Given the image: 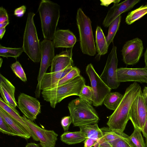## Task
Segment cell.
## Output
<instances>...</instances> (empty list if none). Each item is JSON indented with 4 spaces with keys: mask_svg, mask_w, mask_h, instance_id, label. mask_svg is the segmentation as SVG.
Returning <instances> with one entry per match:
<instances>
[{
    "mask_svg": "<svg viewBox=\"0 0 147 147\" xmlns=\"http://www.w3.org/2000/svg\"><path fill=\"white\" fill-rule=\"evenodd\" d=\"M141 90V86L136 82H134L127 88L120 103L109 117L107 125L110 129L123 132L129 120L131 106Z\"/></svg>",
    "mask_w": 147,
    "mask_h": 147,
    "instance_id": "1",
    "label": "cell"
},
{
    "mask_svg": "<svg viewBox=\"0 0 147 147\" xmlns=\"http://www.w3.org/2000/svg\"><path fill=\"white\" fill-rule=\"evenodd\" d=\"M85 85L84 78L80 75L63 84L57 87L43 90L41 94L44 100L50 103L55 108L56 104L68 96H78Z\"/></svg>",
    "mask_w": 147,
    "mask_h": 147,
    "instance_id": "2",
    "label": "cell"
},
{
    "mask_svg": "<svg viewBox=\"0 0 147 147\" xmlns=\"http://www.w3.org/2000/svg\"><path fill=\"white\" fill-rule=\"evenodd\" d=\"M60 7L57 3L49 0H42L38 11L44 39L53 40L60 17Z\"/></svg>",
    "mask_w": 147,
    "mask_h": 147,
    "instance_id": "3",
    "label": "cell"
},
{
    "mask_svg": "<svg viewBox=\"0 0 147 147\" xmlns=\"http://www.w3.org/2000/svg\"><path fill=\"white\" fill-rule=\"evenodd\" d=\"M68 108L72 123L74 126L79 127L97 123L99 118L92 105L80 98L70 101Z\"/></svg>",
    "mask_w": 147,
    "mask_h": 147,
    "instance_id": "4",
    "label": "cell"
},
{
    "mask_svg": "<svg viewBox=\"0 0 147 147\" xmlns=\"http://www.w3.org/2000/svg\"><path fill=\"white\" fill-rule=\"evenodd\" d=\"M35 15L33 12L28 13L22 48L24 51L33 61L39 62L41 58L40 42L38 39L34 22Z\"/></svg>",
    "mask_w": 147,
    "mask_h": 147,
    "instance_id": "5",
    "label": "cell"
},
{
    "mask_svg": "<svg viewBox=\"0 0 147 147\" xmlns=\"http://www.w3.org/2000/svg\"><path fill=\"white\" fill-rule=\"evenodd\" d=\"M76 20L79 34L80 48L82 53L94 56L96 52L94 41L90 18L80 8L78 9Z\"/></svg>",
    "mask_w": 147,
    "mask_h": 147,
    "instance_id": "6",
    "label": "cell"
},
{
    "mask_svg": "<svg viewBox=\"0 0 147 147\" xmlns=\"http://www.w3.org/2000/svg\"><path fill=\"white\" fill-rule=\"evenodd\" d=\"M86 72L89 78L92 90V104L96 107L101 106L112 89L102 80L91 63L87 66Z\"/></svg>",
    "mask_w": 147,
    "mask_h": 147,
    "instance_id": "7",
    "label": "cell"
},
{
    "mask_svg": "<svg viewBox=\"0 0 147 147\" xmlns=\"http://www.w3.org/2000/svg\"><path fill=\"white\" fill-rule=\"evenodd\" d=\"M41 58L40 68L37 80L38 83L35 92V96L40 97L41 90L40 85L41 80L48 68L52 65L55 57L54 47L53 41L44 39L40 42Z\"/></svg>",
    "mask_w": 147,
    "mask_h": 147,
    "instance_id": "8",
    "label": "cell"
},
{
    "mask_svg": "<svg viewBox=\"0 0 147 147\" xmlns=\"http://www.w3.org/2000/svg\"><path fill=\"white\" fill-rule=\"evenodd\" d=\"M118 62L117 47L113 45L103 70L100 76L104 82L111 89H117L120 85L117 74Z\"/></svg>",
    "mask_w": 147,
    "mask_h": 147,
    "instance_id": "9",
    "label": "cell"
},
{
    "mask_svg": "<svg viewBox=\"0 0 147 147\" xmlns=\"http://www.w3.org/2000/svg\"><path fill=\"white\" fill-rule=\"evenodd\" d=\"M129 117L134 127L142 131L147 118V107L144 101L142 90L131 106Z\"/></svg>",
    "mask_w": 147,
    "mask_h": 147,
    "instance_id": "10",
    "label": "cell"
},
{
    "mask_svg": "<svg viewBox=\"0 0 147 147\" xmlns=\"http://www.w3.org/2000/svg\"><path fill=\"white\" fill-rule=\"evenodd\" d=\"M143 49L142 41L138 38L126 42L121 50L124 63L127 65L137 63L142 55Z\"/></svg>",
    "mask_w": 147,
    "mask_h": 147,
    "instance_id": "11",
    "label": "cell"
},
{
    "mask_svg": "<svg viewBox=\"0 0 147 147\" xmlns=\"http://www.w3.org/2000/svg\"><path fill=\"white\" fill-rule=\"evenodd\" d=\"M18 107L28 119L33 121L41 113V105L36 98L24 93L18 98Z\"/></svg>",
    "mask_w": 147,
    "mask_h": 147,
    "instance_id": "12",
    "label": "cell"
},
{
    "mask_svg": "<svg viewBox=\"0 0 147 147\" xmlns=\"http://www.w3.org/2000/svg\"><path fill=\"white\" fill-rule=\"evenodd\" d=\"M22 118L40 142L42 147H55L58 135L53 130L41 128L24 115Z\"/></svg>",
    "mask_w": 147,
    "mask_h": 147,
    "instance_id": "13",
    "label": "cell"
},
{
    "mask_svg": "<svg viewBox=\"0 0 147 147\" xmlns=\"http://www.w3.org/2000/svg\"><path fill=\"white\" fill-rule=\"evenodd\" d=\"M117 79L120 82H134L147 83V69L144 68L121 67L117 70Z\"/></svg>",
    "mask_w": 147,
    "mask_h": 147,
    "instance_id": "14",
    "label": "cell"
},
{
    "mask_svg": "<svg viewBox=\"0 0 147 147\" xmlns=\"http://www.w3.org/2000/svg\"><path fill=\"white\" fill-rule=\"evenodd\" d=\"M140 0H127L118 4H114L108 10L102 22L103 26L107 28L110 24L122 13L129 11Z\"/></svg>",
    "mask_w": 147,
    "mask_h": 147,
    "instance_id": "15",
    "label": "cell"
},
{
    "mask_svg": "<svg viewBox=\"0 0 147 147\" xmlns=\"http://www.w3.org/2000/svg\"><path fill=\"white\" fill-rule=\"evenodd\" d=\"M15 88L7 78L0 74V92L5 102L10 107L16 108L17 106L15 98Z\"/></svg>",
    "mask_w": 147,
    "mask_h": 147,
    "instance_id": "16",
    "label": "cell"
},
{
    "mask_svg": "<svg viewBox=\"0 0 147 147\" xmlns=\"http://www.w3.org/2000/svg\"><path fill=\"white\" fill-rule=\"evenodd\" d=\"M53 42L55 48H72L75 44L76 38L69 30H56Z\"/></svg>",
    "mask_w": 147,
    "mask_h": 147,
    "instance_id": "17",
    "label": "cell"
},
{
    "mask_svg": "<svg viewBox=\"0 0 147 147\" xmlns=\"http://www.w3.org/2000/svg\"><path fill=\"white\" fill-rule=\"evenodd\" d=\"M72 48L63 51L55 56L50 69L51 72L61 71L73 66Z\"/></svg>",
    "mask_w": 147,
    "mask_h": 147,
    "instance_id": "18",
    "label": "cell"
},
{
    "mask_svg": "<svg viewBox=\"0 0 147 147\" xmlns=\"http://www.w3.org/2000/svg\"><path fill=\"white\" fill-rule=\"evenodd\" d=\"M0 107L5 111L9 115L25 129L36 141H39L30 128L25 123L16 108H12L6 104L1 98H0Z\"/></svg>",
    "mask_w": 147,
    "mask_h": 147,
    "instance_id": "19",
    "label": "cell"
},
{
    "mask_svg": "<svg viewBox=\"0 0 147 147\" xmlns=\"http://www.w3.org/2000/svg\"><path fill=\"white\" fill-rule=\"evenodd\" d=\"M0 115L17 136L28 139L31 136L14 119L0 107Z\"/></svg>",
    "mask_w": 147,
    "mask_h": 147,
    "instance_id": "20",
    "label": "cell"
},
{
    "mask_svg": "<svg viewBox=\"0 0 147 147\" xmlns=\"http://www.w3.org/2000/svg\"><path fill=\"white\" fill-rule=\"evenodd\" d=\"M64 70L55 72L46 73L40 83V90H43L51 89L53 85L63 78Z\"/></svg>",
    "mask_w": 147,
    "mask_h": 147,
    "instance_id": "21",
    "label": "cell"
},
{
    "mask_svg": "<svg viewBox=\"0 0 147 147\" xmlns=\"http://www.w3.org/2000/svg\"><path fill=\"white\" fill-rule=\"evenodd\" d=\"M60 139L68 145L75 144L84 141L87 136L80 131L74 132H65L61 136Z\"/></svg>",
    "mask_w": 147,
    "mask_h": 147,
    "instance_id": "22",
    "label": "cell"
},
{
    "mask_svg": "<svg viewBox=\"0 0 147 147\" xmlns=\"http://www.w3.org/2000/svg\"><path fill=\"white\" fill-rule=\"evenodd\" d=\"M80 131L84 133L87 138L98 142L103 138V134L98 127L97 123L79 127Z\"/></svg>",
    "mask_w": 147,
    "mask_h": 147,
    "instance_id": "23",
    "label": "cell"
},
{
    "mask_svg": "<svg viewBox=\"0 0 147 147\" xmlns=\"http://www.w3.org/2000/svg\"><path fill=\"white\" fill-rule=\"evenodd\" d=\"M96 43L98 54L103 55L107 53L108 49L106 38L100 27L97 26L96 31Z\"/></svg>",
    "mask_w": 147,
    "mask_h": 147,
    "instance_id": "24",
    "label": "cell"
},
{
    "mask_svg": "<svg viewBox=\"0 0 147 147\" xmlns=\"http://www.w3.org/2000/svg\"><path fill=\"white\" fill-rule=\"evenodd\" d=\"M123 96L117 92H110L105 99L103 104L109 109L114 111L121 102Z\"/></svg>",
    "mask_w": 147,
    "mask_h": 147,
    "instance_id": "25",
    "label": "cell"
},
{
    "mask_svg": "<svg viewBox=\"0 0 147 147\" xmlns=\"http://www.w3.org/2000/svg\"><path fill=\"white\" fill-rule=\"evenodd\" d=\"M147 14V5H142L139 8L129 12L125 18V22L130 25Z\"/></svg>",
    "mask_w": 147,
    "mask_h": 147,
    "instance_id": "26",
    "label": "cell"
},
{
    "mask_svg": "<svg viewBox=\"0 0 147 147\" xmlns=\"http://www.w3.org/2000/svg\"><path fill=\"white\" fill-rule=\"evenodd\" d=\"M103 134V139L106 141H110L120 138H128L129 136L123 132L112 130L109 127L100 128Z\"/></svg>",
    "mask_w": 147,
    "mask_h": 147,
    "instance_id": "27",
    "label": "cell"
},
{
    "mask_svg": "<svg viewBox=\"0 0 147 147\" xmlns=\"http://www.w3.org/2000/svg\"><path fill=\"white\" fill-rule=\"evenodd\" d=\"M134 131L131 135L127 138L133 147H145V142L141 134V131L134 127Z\"/></svg>",
    "mask_w": 147,
    "mask_h": 147,
    "instance_id": "28",
    "label": "cell"
},
{
    "mask_svg": "<svg viewBox=\"0 0 147 147\" xmlns=\"http://www.w3.org/2000/svg\"><path fill=\"white\" fill-rule=\"evenodd\" d=\"M121 16H119L109 25L108 34L106 37L107 44L109 46L113 41L114 38L119 29L121 20Z\"/></svg>",
    "mask_w": 147,
    "mask_h": 147,
    "instance_id": "29",
    "label": "cell"
},
{
    "mask_svg": "<svg viewBox=\"0 0 147 147\" xmlns=\"http://www.w3.org/2000/svg\"><path fill=\"white\" fill-rule=\"evenodd\" d=\"M23 51L22 47H7L2 46L1 44L0 45V56L3 57H11L17 59Z\"/></svg>",
    "mask_w": 147,
    "mask_h": 147,
    "instance_id": "30",
    "label": "cell"
},
{
    "mask_svg": "<svg viewBox=\"0 0 147 147\" xmlns=\"http://www.w3.org/2000/svg\"><path fill=\"white\" fill-rule=\"evenodd\" d=\"M80 71L78 68L76 67H73L69 72L53 85L51 89L66 83L80 76Z\"/></svg>",
    "mask_w": 147,
    "mask_h": 147,
    "instance_id": "31",
    "label": "cell"
},
{
    "mask_svg": "<svg viewBox=\"0 0 147 147\" xmlns=\"http://www.w3.org/2000/svg\"><path fill=\"white\" fill-rule=\"evenodd\" d=\"M93 95L91 87L85 85L82 88L78 96L79 98L91 105L92 102Z\"/></svg>",
    "mask_w": 147,
    "mask_h": 147,
    "instance_id": "32",
    "label": "cell"
},
{
    "mask_svg": "<svg viewBox=\"0 0 147 147\" xmlns=\"http://www.w3.org/2000/svg\"><path fill=\"white\" fill-rule=\"evenodd\" d=\"M11 67L15 75L24 82L27 81L26 74L20 62L16 61L12 64Z\"/></svg>",
    "mask_w": 147,
    "mask_h": 147,
    "instance_id": "33",
    "label": "cell"
},
{
    "mask_svg": "<svg viewBox=\"0 0 147 147\" xmlns=\"http://www.w3.org/2000/svg\"><path fill=\"white\" fill-rule=\"evenodd\" d=\"M127 138H120L108 142L112 147H133Z\"/></svg>",
    "mask_w": 147,
    "mask_h": 147,
    "instance_id": "34",
    "label": "cell"
},
{
    "mask_svg": "<svg viewBox=\"0 0 147 147\" xmlns=\"http://www.w3.org/2000/svg\"><path fill=\"white\" fill-rule=\"evenodd\" d=\"M0 131L3 134L12 136H17L5 123L3 118L0 115Z\"/></svg>",
    "mask_w": 147,
    "mask_h": 147,
    "instance_id": "35",
    "label": "cell"
},
{
    "mask_svg": "<svg viewBox=\"0 0 147 147\" xmlns=\"http://www.w3.org/2000/svg\"><path fill=\"white\" fill-rule=\"evenodd\" d=\"M61 123L64 131L65 132L67 131L70 124L72 123L71 117L70 116L63 117L61 119Z\"/></svg>",
    "mask_w": 147,
    "mask_h": 147,
    "instance_id": "36",
    "label": "cell"
},
{
    "mask_svg": "<svg viewBox=\"0 0 147 147\" xmlns=\"http://www.w3.org/2000/svg\"><path fill=\"white\" fill-rule=\"evenodd\" d=\"M26 7L23 5L15 9L14 11V14L18 17H21L23 16L26 12Z\"/></svg>",
    "mask_w": 147,
    "mask_h": 147,
    "instance_id": "37",
    "label": "cell"
},
{
    "mask_svg": "<svg viewBox=\"0 0 147 147\" xmlns=\"http://www.w3.org/2000/svg\"><path fill=\"white\" fill-rule=\"evenodd\" d=\"M9 17L6 10L2 7L0 8V24L9 20Z\"/></svg>",
    "mask_w": 147,
    "mask_h": 147,
    "instance_id": "38",
    "label": "cell"
},
{
    "mask_svg": "<svg viewBox=\"0 0 147 147\" xmlns=\"http://www.w3.org/2000/svg\"><path fill=\"white\" fill-rule=\"evenodd\" d=\"M98 141L90 138H87L84 141V147H92L94 146L98 142Z\"/></svg>",
    "mask_w": 147,
    "mask_h": 147,
    "instance_id": "39",
    "label": "cell"
},
{
    "mask_svg": "<svg viewBox=\"0 0 147 147\" xmlns=\"http://www.w3.org/2000/svg\"><path fill=\"white\" fill-rule=\"evenodd\" d=\"M99 146L101 147H112L108 142L104 140L103 139L98 142L94 147H98Z\"/></svg>",
    "mask_w": 147,
    "mask_h": 147,
    "instance_id": "40",
    "label": "cell"
},
{
    "mask_svg": "<svg viewBox=\"0 0 147 147\" xmlns=\"http://www.w3.org/2000/svg\"><path fill=\"white\" fill-rule=\"evenodd\" d=\"M100 1L101 2V5L107 6L112 3H113L114 4H118L120 0H111L109 3L107 2V1H106V2L105 1L100 0Z\"/></svg>",
    "mask_w": 147,
    "mask_h": 147,
    "instance_id": "41",
    "label": "cell"
},
{
    "mask_svg": "<svg viewBox=\"0 0 147 147\" xmlns=\"http://www.w3.org/2000/svg\"><path fill=\"white\" fill-rule=\"evenodd\" d=\"M143 98L146 105L147 107V86L145 87L142 92Z\"/></svg>",
    "mask_w": 147,
    "mask_h": 147,
    "instance_id": "42",
    "label": "cell"
},
{
    "mask_svg": "<svg viewBox=\"0 0 147 147\" xmlns=\"http://www.w3.org/2000/svg\"><path fill=\"white\" fill-rule=\"evenodd\" d=\"M141 132L144 136L147 138V118Z\"/></svg>",
    "mask_w": 147,
    "mask_h": 147,
    "instance_id": "43",
    "label": "cell"
},
{
    "mask_svg": "<svg viewBox=\"0 0 147 147\" xmlns=\"http://www.w3.org/2000/svg\"><path fill=\"white\" fill-rule=\"evenodd\" d=\"M9 23V19L3 22L0 24V28H5Z\"/></svg>",
    "mask_w": 147,
    "mask_h": 147,
    "instance_id": "44",
    "label": "cell"
},
{
    "mask_svg": "<svg viewBox=\"0 0 147 147\" xmlns=\"http://www.w3.org/2000/svg\"><path fill=\"white\" fill-rule=\"evenodd\" d=\"M25 147H39V146L37 144L31 142L27 144Z\"/></svg>",
    "mask_w": 147,
    "mask_h": 147,
    "instance_id": "45",
    "label": "cell"
},
{
    "mask_svg": "<svg viewBox=\"0 0 147 147\" xmlns=\"http://www.w3.org/2000/svg\"><path fill=\"white\" fill-rule=\"evenodd\" d=\"M6 31L5 28H0V38L1 39Z\"/></svg>",
    "mask_w": 147,
    "mask_h": 147,
    "instance_id": "46",
    "label": "cell"
},
{
    "mask_svg": "<svg viewBox=\"0 0 147 147\" xmlns=\"http://www.w3.org/2000/svg\"><path fill=\"white\" fill-rule=\"evenodd\" d=\"M144 59L145 64V67L147 69V47L144 53Z\"/></svg>",
    "mask_w": 147,
    "mask_h": 147,
    "instance_id": "47",
    "label": "cell"
},
{
    "mask_svg": "<svg viewBox=\"0 0 147 147\" xmlns=\"http://www.w3.org/2000/svg\"><path fill=\"white\" fill-rule=\"evenodd\" d=\"M3 62V59H2L1 58L0 60V67H1L2 63Z\"/></svg>",
    "mask_w": 147,
    "mask_h": 147,
    "instance_id": "48",
    "label": "cell"
},
{
    "mask_svg": "<svg viewBox=\"0 0 147 147\" xmlns=\"http://www.w3.org/2000/svg\"><path fill=\"white\" fill-rule=\"evenodd\" d=\"M145 147H147V138H146V141L145 142Z\"/></svg>",
    "mask_w": 147,
    "mask_h": 147,
    "instance_id": "49",
    "label": "cell"
},
{
    "mask_svg": "<svg viewBox=\"0 0 147 147\" xmlns=\"http://www.w3.org/2000/svg\"><path fill=\"white\" fill-rule=\"evenodd\" d=\"M98 147H101L100 146H99Z\"/></svg>",
    "mask_w": 147,
    "mask_h": 147,
    "instance_id": "50",
    "label": "cell"
}]
</instances>
